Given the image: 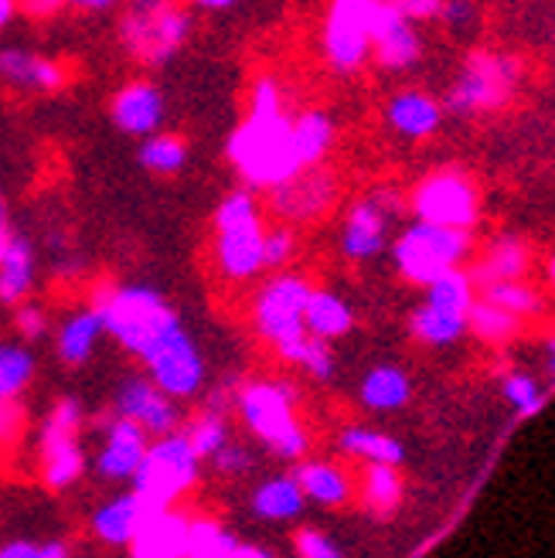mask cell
<instances>
[{
    "mask_svg": "<svg viewBox=\"0 0 555 558\" xmlns=\"http://www.w3.org/2000/svg\"><path fill=\"white\" fill-rule=\"evenodd\" d=\"M198 457L181 433L160 436L133 473V494L154 511H168L181 494H188L198 481Z\"/></svg>",
    "mask_w": 555,
    "mask_h": 558,
    "instance_id": "277c9868",
    "label": "cell"
},
{
    "mask_svg": "<svg viewBox=\"0 0 555 558\" xmlns=\"http://www.w3.org/2000/svg\"><path fill=\"white\" fill-rule=\"evenodd\" d=\"M147 433L130 423V418H117L113 426L106 433V446L96 460L99 473L106 481H123V477H133L136 466H141L144 453H147Z\"/></svg>",
    "mask_w": 555,
    "mask_h": 558,
    "instance_id": "ac0fdd59",
    "label": "cell"
},
{
    "mask_svg": "<svg viewBox=\"0 0 555 558\" xmlns=\"http://www.w3.org/2000/svg\"><path fill=\"white\" fill-rule=\"evenodd\" d=\"M14 324H17V330L24 333V338H41L45 327H48V324H45V311H41L38 303H21Z\"/></svg>",
    "mask_w": 555,
    "mask_h": 558,
    "instance_id": "681fc988",
    "label": "cell"
},
{
    "mask_svg": "<svg viewBox=\"0 0 555 558\" xmlns=\"http://www.w3.org/2000/svg\"><path fill=\"white\" fill-rule=\"evenodd\" d=\"M293 545H297V555L300 558H345L341 548L330 542L324 532H314V527H303Z\"/></svg>",
    "mask_w": 555,
    "mask_h": 558,
    "instance_id": "bcb514c9",
    "label": "cell"
},
{
    "mask_svg": "<svg viewBox=\"0 0 555 558\" xmlns=\"http://www.w3.org/2000/svg\"><path fill=\"white\" fill-rule=\"evenodd\" d=\"M11 242H14V235H11V226H8V205H4V198H0V259H4Z\"/></svg>",
    "mask_w": 555,
    "mask_h": 558,
    "instance_id": "f5cc1de1",
    "label": "cell"
},
{
    "mask_svg": "<svg viewBox=\"0 0 555 558\" xmlns=\"http://www.w3.org/2000/svg\"><path fill=\"white\" fill-rule=\"evenodd\" d=\"M439 117H443L439 102L433 96L420 93V89H406V93L393 96V102H388V113H385L388 126L399 130L409 140H423V136L436 133Z\"/></svg>",
    "mask_w": 555,
    "mask_h": 558,
    "instance_id": "44dd1931",
    "label": "cell"
},
{
    "mask_svg": "<svg viewBox=\"0 0 555 558\" xmlns=\"http://www.w3.org/2000/svg\"><path fill=\"white\" fill-rule=\"evenodd\" d=\"M236 535L226 532L218 521L212 518H194L188 524V545L184 558H229L236 551Z\"/></svg>",
    "mask_w": 555,
    "mask_h": 558,
    "instance_id": "836d02e7",
    "label": "cell"
},
{
    "mask_svg": "<svg viewBox=\"0 0 555 558\" xmlns=\"http://www.w3.org/2000/svg\"><path fill=\"white\" fill-rule=\"evenodd\" d=\"M117 409H120V418H130V423H136L144 433L171 436L174 426H178V409H174V402L164 396V392H157V388L147 378H130L120 388Z\"/></svg>",
    "mask_w": 555,
    "mask_h": 558,
    "instance_id": "9a60e30c",
    "label": "cell"
},
{
    "mask_svg": "<svg viewBox=\"0 0 555 558\" xmlns=\"http://www.w3.org/2000/svg\"><path fill=\"white\" fill-rule=\"evenodd\" d=\"M311 279L300 272H280L273 276L269 283L260 290L253 317L263 338L280 354L283 348L297 344L303 333V311H307V296H311Z\"/></svg>",
    "mask_w": 555,
    "mask_h": 558,
    "instance_id": "52a82bcc",
    "label": "cell"
},
{
    "mask_svg": "<svg viewBox=\"0 0 555 558\" xmlns=\"http://www.w3.org/2000/svg\"><path fill=\"white\" fill-rule=\"evenodd\" d=\"M79 426H82V409L75 399H62L55 405L41 426V457L62 453L79 446Z\"/></svg>",
    "mask_w": 555,
    "mask_h": 558,
    "instance_id": "1f68e13d",
    "label": "cell"
},
{
    "mask_svg": "<svg viewBox=\"0 0 555 558\" xmlns=\"http://www.w3.org/2000/svg\"><path fill=\"white\" fill-rule=\"evenodd\" d=\"M341 450L351 457H362L369 463H382V466H399L406 457L399 439L375 433V429H365V426H348L341 433Z\"/></svg>",
    "mask_w": 555,
    "mask_h": 558,
    "instance_id": "83f0119b",
    "label": "cell"
},
{
    "mask_svg": "<svg viewBox=\"0 0 555 558\" xmlns=\"http://www.w3.org/2000/svg\"><path fill=\"white\" fill-rule=\"evenodd\" d=\"M524 269H529V245L515 235H505L487 248L484 259L478 263V269L467 272V276L474 287L478 283L494 287V283H515V279L524 276Z\"/></svg>",
    "mask_w": 555,
    "mask_h": 558,
    "instance_id": "7402d4cb",
    "label": "cell"
},
{
    "mask_svg": "<svg viewBox=\"0 0 555 558\" xmlns=\"http://www.w3.org/2000/svg\"><path fill=\"white\" fill-rule=\"evenodd\" d=\"M38 558H69V548L62 542H51V545L38 548Z\"/></svg>",
    "mask_w": 555,
    "mask_h": 558,
    "instance_id": "11a10c76",
    "label": "cell"
},
{
    "mask_svg": "<svg viewBox=\"0 0 555 558\" xmlns=\"http://www.w3.org/2000/svg\"><path fill=\"white\" fill-rule=\"evenodd\" d=\"M32 279H35V256H32V245L24 239H14L11 248L0 259V300L4 303H21L24 293L32 290Z\"/></svg>",
    "mask_w": 555,
    "mask_h": 558,
    "instance_id": "f546056e",
    "label": "cell"
},
{
    "mask_svg": "<svg viewBox=\"0 0 555 558\" xmlns=\"http://www.w3.org/2000/svg\"><path fill=\"white\" fill-rule=\"evenodd\" d=\"M260 218V208H256V198L249 191H236L229 194L226 202L218 205L215 211V229L226 232V229H239V226H249V221Z\"/></svg>",
    "mask_w": 555,
    "mask_h": 558,
    "instance_id": "7bdbcfd3",
    "label": "cell"
},
{
    "mask_svg": "<svg viewBox=\"0 0 555 558\" xmlns=\"http://www.w3.org/2000/svg\"><path fill=\"white\" fill-rule=\"evenodd\" d=\"M215 460V466L221 470V473H229V477H236V473H245L249 466H253V457H249L242 446H232V442H226L221 450L212 457Z\"/></svg>",
    "mask_w": 555,
    "mask_h": 558,
    "instance_id": "c3c4849f",
    "label": "cell"
},
{
    "mask_svg": "<svg viewBox=\"0 0 555 558\" xmlns=\"http://www.w3.org/2000/svg\"><path fill=\"white\" fill-rule=\"evenodd\" d=\"M253 508L260 518L290 521L303 511V490L297 487L293 477H273V481L260 484V490L253 494Z\"/></svg>",
    "mask_w": 555,
    "mask_h": 558,
    "instance_id": "4dcf8cb0",
    "label": "cell"
},
{
    "mask_svg": "<svg viewBox=\"0 0 555 558\" xmlns=\"http://www.w3.org/2000/svg\"><path fill=\"white\" fill-rule=\"evenodd\" d=\"M0 75L11 78L14 86H38V89H62L65 86V69L41 54L8 48L0 51Z\"/></svg>",
    "mask_w": 555,
    "mask_h": 558,
    "instance_id": "484cf974",
    "label": "cell"
},
{
    "mask_svg": "<svg viewBox=\"0 0 555 558\" xmlns=\"http://www.w3.org/2000/svg\"><path fill=\"white\" fill-rule=\"evenodd\" d=\"M89 311L99 314L106 333H113V338L141 361L181 327L171 303L157 290L117 287V283H109V279H99L96 283Z\"/></svg>",
    "mask_w": 555,
    "mask_h": 558,
    "instance_id": "7a4b0ae2",
    "label": "cell"
},
{
    "mask_svg": "<svg viewBox=\"0 0 555 558\" xmlns=\"http://www.w3.org/2000/svg\"><path fill=\"white\" fill-rule=\"evenodd\" d=\"M184 160H188V147H184V140L174 133L147 136L144 147H141V163L157 174H178L184 167Z\"/></svg>",
    "mask_w": 555,
    "mask_h": 558,
    "instance_id": "f35d334b",
    "label": "cell"
},
{
    "mask_svg": "<svg viewBox=\"0 0 555 558\" xmlns=\"http://www.w3.org/2000/svg\"><path fill=\"white\" fill-rule=\"evenodd\" d=\"M236 409L249 433L260 436L276 457L300 460L307 453V429L297 423V392L290 381H245L236 392Z\"/></svg>",
    "mask_w": 555,
    "mask_h": 558,
    "instance_id": "3957f363",
    "label": "cell"
},
{
    "mask_svg": "<svg viewBox=\"0 0 555 558\" xmlns=\"http://www.w3.org/2000/svg\"><path fill=\"white\" fill-rule=\"evenodd\" d=\"M372 51L382 69H409L415 65L423 51V41L415 35L412 21H406L399 14L396 4H378L375 0V11H372Z\"/></svg>",
    "mask_w": 555,
    "mask_h": 558,
    "instance_id": "5bb4252c",
    "label": "cell"
},
{
    "mask_svg": "<svg viewBox=\"0 0 555 558\" xmlns=\"http://www.w3.org/2000/svg\"><path fill=\"white\" fill-rule=\"evenodd\" d=\"M280 357L290 361V365H300L303 372H311L314 378H330V375H335V354H330V344L311 338V333H303L297 344L283 348Z\"/></svg>",
    "mask_w": 555,
    "mask_h": 558,
    "instance_id": "b9f144b4",
    "label": "cell"
},
{
    "mask_svg": "<svg viewBox=\"0 0 555 558\" xmlns=\"http://www.w3.org/2000/svg\"><path fill=\"white\" fill-rule=\"evenodd\" d=\"M35 378V357L17 344H0V402L17 399L24 385Z\"/></svg>",
    "mask_w": 555,
    "mask_h": 558,
    "instance_id": "ab89813d",
    "label": "cell"
},
{
    "mask_svg": "<svg viewBox=\"0 0 555 558\" xmlns=\"http://www.w3.org/2000/svg\"><path fill=\"white\" fill-rule=\"evenodd\" d=\"M362 497L369 511H375L378 518L393 514L402 500V477L399 466H382V463H369L365 477H362Z\"/></svg>",
    "mask_w": 555,
    "mask_h": 558,
    "instance_id": "d6a6232c",
    "label": "cell"
},
{
    "mask_svg": "<svg viewBox=\"0 0 555 558\" xmlns=\"http://www.w3.org/2000/svg\"><path fill=\"white\" fill-rule=\"evenodd\" d=\"M164 120V96L150 82H130L113 99V123L126 133L147 136Z\"/></svg>",
    "mask_w": 555,
    "mask_h": 558,
    "instance_id": "d6986e66",
    "label": "cell"
},
{
    "mask_svg": "<svg viewBox=\"0 0 555 558\" xmlns=\"http://www.w3.org/2000/svg\"><path fill=\"white\" fill-rule=\"evenodd\" d=\"M263 235L266 229L260 218L249 221V226L218 232V242H215L218 269L229 279H253L263 269Z\"/></svg>",
    "mask_w": 555,
    "mask_h": 558,
    "instance_id": "2e32d148",
    "label": "cell"
},
{
    "mask_svg": "<svg viewBox=\"0 0 555 558\" xmlns=\"http://www.w3.org/2000/svg\"><path fill=\"white\" fill-rule=\"evenodd\" d=\"M474 283H470V276L463 269H450V272H443L436 283H430V296L426 303L436 306V311H447V314H460L467 317L470 314V306H474Z\"/></svg>",
    "mask_w": 555,
    "mask_h": 558,
    "instance_id": "e575fe53",
    "label": "cell"
},
{
    "mask_svg": "<svg viewBox=\"0 0 555 558\" xmlns=\"http://www.w3.org/2000/svg\"><path fill=\"white\" fill-rule=\"evenodd\" d=\"M463 330H467V317L436 311L430 303H423L420 311L412 314V333L426 344H454L463 338Z\"/></svg>",
    "mask_w": 555,
    "mask_h": 558,
    "instance_id": "d590c367",
    "label": "cell"
},
{
    "mask_svg": "<svg viewBox=\"0 0 555 558\" xmlns=\"http://www.w3.org/2000/svg\"><path fill=\"white\" fill-rule=\"evenodd\" d=\"M293 253H297V235H293V229L280 226V229H269L263 235V269L266 266L269 269L287 266L293 259Z\"/></svg>",
    "mask_w": 555,
    "mask_h": 558,
    "instance_id": "f6af8a7d",
    "label": "cell"
},
{
    "mask_svg": "<svg viewBox=\"0 0 555 558\" xmlns=\"http://www.w3.org/2000/svg\"><path fill=\"white\" fill-rule=\"evenodd\" d=\"M154 514V508H147L136 494H123L117 500H109L106 508L96 511L93 527L96 535L109 545H130L133 535L141 532V524Z\"/></svg>",
    "mask_w": 555,
    "mask_h": 558,
    "instance_id": "603a6c76",
    "label": "cell"
},
{
    "mask_svg": "<svg viewBox=\"0 0 555 558\" xmlns=\"http://www.w3.org/2000/svg\"><path fill=\"white\" fill-rule=\"evenodd\" d=\"M354 324V314L348 300H341L335 290H311L307 296V311H303V330L317 341H335L345 338Z\"/></svg>",
    "mask_w": 555,
    "mask_h": 558,
    "instance_id": "cb8c5ba5",
    "label": "cell"
},
{
    "mask_svg": "<svg viewBox=\"0 0 555 558\" xmlns=\"http://www.w3.org/2000/svg\"><path fill=\"white\" fill-rule=\"evenodd\" d=\"M229 558H273V555L260 545H236V551Z\"/></svg>",
    "mask_w": 555,
    "mask_h": 558,
    "instance_id": "db71d44e",
    "label": "cell"
},
{
    "mask_svg": "<svg viewBox=\"0 0 555 558\" xmlns=\"http://www.w3.org/2000/svg\"><path fill=\"white\" fill-rule=\"evenodd\" d=\"M102 338V320L93 311H79L75 317H69L62 324L59 333V354L65 365H82L89 361V354L96 351V341Z\"/></svg>",
    "mask_w": 555,
    "mask_h": 558,
    "instance_id": "f1b7e54d",
    "label": "cell"
},
{
    "mask_svg": "<svg viewBox=\"0 0 555 558\" xmlns=\"http://www.w3.org/2000/svg\"><path fill=\"white\" fill-rule=\"evenodd\" d=\"M290 136L300 171H311V167H317L327 157L330 144H335V120L324 109H307V113L290 120Z\"/></svg>",
    "mask_w": 555,
    "mask_h": 558,
    "instance_id": "d4e9b609",
    "label": "cell"
},
{
    "mask_svg": "<svg viewBox=\"0 0 555 558\" xmlns=\"http://www.w3.org/2000/svg\"><path fill=\"white\" fill-rule=\"evenodd\" d=\"M293 481L303 490V497L317 500L324 508H341L345 500L351 497V477L348 470L330 463V460H311V463H300L293 470Z\"/></svg>",
    "mask_w": 555,
    "mask_h": 558,
    "instance_id": "ffe728a7",
    "label": "cell"
},
{
    "mask_svg": "<svg viewBox=\"0 0 555 558\" xmlns=\"http://www.w3.org/2000/svg\"><path fill=\"white\" fill-rule=\"evenodd\" d=\"M335 198H338L335 174L311 167V171H300L290 181L273 187V211L283 215L287 221H311L335 205Z\"/></svg>",
    "mask_w": 555,
    "mask_h": 558,
    "instance_id": "4fadbf2b",
    "label": "cell"
},
{
    "mask_svg": "<svg viewBox=\"0 0 555 558\" xmlns=\"http://www.w3.org/2000/svg\"><path fill=\"white\" fill-rule=\"evenodd\" d=\"M399 272L409 283H436L443 272L460 269V263L470 256V232H454V229H436L415 221L406 229L393 248Z\"/></svg>",
    "mask_w": 555,
    "mask_h": 558,
    "instance_id": "5b68a950",
    "label": "cell"
},
{
    "mask_svg": "<svg viewBox=\"0 0 555 558\" xmlns=\"http://www.w3.org/2000/svg\"><path fill=\"white\" fill-rule=\"evenodd\" d=\"M0 558H38V545L32 542H8L0 548Z\"/></svg>",
    "mask_w": 555,
    "mask_h": 558,
    "instance_id": "816d5d0a",
    "label": "cell"
},
{
    "mask_svg": "<svg viewBox=\"0 0 555 558\" xmlns=\"http://www.w3.org/2000/svg\"><path fill=\"white\" fill-rule=\"evenodd\" d=\"M188 439V446L194 450V457H215L221 446L229 442V426H226V415L218 412H202L194 423L188 426V433H181Z\"/></svg>",
    "mask_w": 555,
    "mask_h": 558,
    "instance_id": "60d3db41",
    "label": "cell"
},
{
    "mask_svg": "<svg viewBox=\"0 0 555 558\" xmlns=\"http://www.w3.org/2000/svg\"><path fill=\"white\" fill-rule=\"evenodd\" d=\"M467 327L474 330L484 344H505L521 330V320L497 311L487 300H474V306H470V314H467Z\"/></svg>",
    "mask_w": 555,
    "mask_h": 558,
    "instance_id": "8d00e7d4",
    "label": "cell"
},
{
    "mask_svg": "<svg viewBox=\"0 0 555 558\" xmlns=\"http://www.w3.org/2000/svg\"><path fill=\"white\" fill-rule=\"evenodd\" d=\"M396 8H399V14L406 21H412V17H430V14H439L443 11L439 4H433V0H406V4H396Z\"/></svg>",
    "mask_w": 555,
    "mask_h": 558,
    "instance_id": "f907efd6",
    "label": "cell"
},
{
    "mask_svg": "<svg viewBox=\"0 0 555 558\" xmlns=\"http://www.w3.org/2000/svg\"><path fill=\"white\" fill-rule=\"evenodd\" d=\"M521 78V62L515 54L502 51H474L467 54L463 72L454 86L450 106L460 113H478V109L505 106Z\"/></svg>",
    "mask_w": 555,
    "mask_h": 558,
    "instance_id": "ba28073f",
    "label": "cell"
},
{
    "mask_svg": "<svg viewBox=\"0 0 555 558\" xmlns=\"http://www.w3.org/2000/svg\"><path fill=\"white\" fill-rule=\"evenodd\" d=\"M24 429V409L17 399L0 402V446H14Z\"/></svg>",
    "mask_w": 555,
    "mask_h": 558,
    "instance_id": "7dc6e473",
    "label": "cell"
},
{
    "mask_svg": "<svg viewBox=\"0 0 555 558\" xmlns=\"http://www.w3.org/2000/svg\"><path fill=\"white\" fill-rule=\"evenodd\" d=\"M11 17H14V4H11V0H0V27H4Z\"/></svg>",
    "mask_w": 555,
    "mask_h": 558,
    "instance_id": "9f6ffc18",
    "label": "cell"
},
{
    "mask_svg": "<svg viewBox=\"0 0 555 558\" xmlns=\"http://www.w3.org/2000/svg\"><path fill=\"white\" fill-rule=\"evenodd\" d=\"M229 160L249 181V187H276L300 174L293 154L290 117L283 109L280 82L263 75L249 99V117L229 136Z\"/></svg>",
    "mask_w": 555,
    "mask_h": 558,
    "instance_id": "6da1fadb",
    "label": "cell"
},
{
    "mask_svg": "<svg viewBox=\"0 0 555 558\" xmlns=\"http://www.w3.org/2000/svg\"><path fill=\"white\" fill-rule=\"evenodd\" d=\"M505 396L518 409V415H535L545 405L539 381L532 375H524V372H515V375L505 378Z\"/></svg>",
    "mask_w": 555,
    "mask_h": 558,
    "instance_id": "ee69618b",
    "label": "cell"
},
{
    "mask_svg": "<svg viewBox=\"0 0 555 558\" xmlns=\"http://www.w3.org/2000/svg\"><path fill=\"white\" fill-rule=\"evenodd\" d=\"M188 32H191V17L181 8H168V4L136 8L120 24V35H123V45L130 48V54L133 59L150 62V65L168 62L184 45Z\"/></svg>",
    "mask_w": 555,
    "mask_h": 558,
    "instance_id": "9c48e42d",
    "label": "cell"
},
{
    "mask_svg": "<svg viewBox=\"0 0 555 558\" xmlns=\"http://www.w3.org/2000/svg\"><path fill=\"white\" fill-rule=\"evenodd\" d=\"M396 208H399V198L393 191H375L369 198L358 202L345 221V235H341L345 256L348 259H375L385 248L388 221H393Z\"/></svg>",
    "mask_w": 555,
    "mask_h": 558,
    "instance_id": "7c38bea8",
    "label": "cell"
},
{
    "mask_svg": "<svg viewBox=\"0 0 555 558\" xmlns=\"http://www.w3.org/2000/svg\"><path fill=\"white\" fill-rule=\"evenodd\" d=\"M188 524H191V518L174 508L154 511L130 542L133 558H184Z\"/></svg>",
    "mask_w": 555,
    "mask_h": 558,
    "instance_id": "e0dca14e",
    "label": "cell"
},
{
    "mask_svg": "<svg viewBox=\"0 0 555 558\" xmlns=\"http://www.w3.org/2000/svg\"><path fill=\"white\" fill-rule=\"evenodd\" d=\"M491 306H497V311L511 314L515 320H524V317H539L542 314V296L529 287L521 283V279H515V283H494V287H484V296Z\"/></svg>",
    "mask_w": 555,
    "mask_h": 558,
    "instance_id": "74e56055",
    "label": "cell"
},
{
    "mask_svg": "<svg viewBox=\"0 0 555 558\" xmlns=\"http://www.w3.org/2000/svg\"><path fill=\"white\" fill-rule=\"evenodd\" d=\"M375 0H338L324 21V54L338 72H358L372 54Z\"/></svg>",
    "mask_w": 555,
    "mask_h": 558,
    "instance_id": "30bf717a",
    "label": "cell"
},
{
    "mask_svg": "<svg viewBox=\"0 0 555 558\" xmlns=\"http://www.w3.org/2000/svg\"><path fill=\"white\" fill-rule=\"evenodd\" d=\"M144 365L150 372V385L168 399H188V396L198 392L202 381H205L202 351L184 327H178L171 338H164L144 357Z\"/></svg>",
    "mask_w": 555,
    "mask_h": 558,
    "instance_id": "8fae6325",
    "label": "cell"
},
{
    "mask_svg": "<svg viewBox=\"0 0 555 558\" xmlns=\"http://www.w3.org/2000/svg\"><path fill=\"white\" fill-rule=\"evenodd\" d=\"M412 211L423 226L470 232L481 215L478 184L463 171H436L412 191Z\"/></svg>",
    "mask_w": 555,
    "mask_h": 558,
    "instance_id": "8992f818",
    "label": "cell"
},
{
    "mask_svg": "<svg viewBox=\"0 0 555 558\" xmlns=\"http://www.w3.org/2000/svg\"><path fill=\"white\" fill-rule=\"evenodd\" d=\"M412 399V381L396 365H378L362 381V402L375 412H396Z\"/></svg>",
    "mask_w": 555,
    "mask_h": 558,
    "instance_id": "4316f807",
    "label": "cell"
}]
</instances>
